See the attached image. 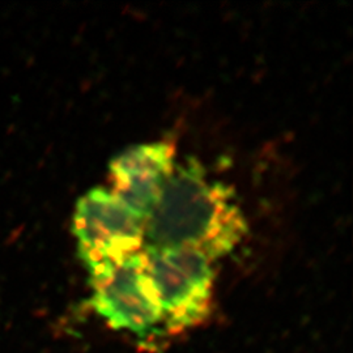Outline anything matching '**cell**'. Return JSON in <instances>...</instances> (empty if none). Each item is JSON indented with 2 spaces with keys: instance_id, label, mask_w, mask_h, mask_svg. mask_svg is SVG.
<instances>
[{
  "instance_id": "6da1fadb",
  "label": "cell",
  "mask_w": 353,
  "mask_h": 353,
  "mask_svg": "<svg viewBox=\"0 0 353 353\" xmlns=\"http://www.w3.org/2000/svg\"><path fill=\"white\" fill-rule=\"evenodd\" d=\"M248 233L234 191L210 178L198 160L174 168L144 223L148 248H189L212 261L232 252Z\"/></svg>"
},
{
  "instance_id": "7a4b0ae2",
  "label": "cell",
  "mask_w": 353,
  "mask_h": 353,
  "mask_svg": "<svg viewBox=\"0 0 353 353\" xmlns=\"http://www.w3.org/2000/svg\"><path fill=\"white\" fill-rule=\"evenodd\" d=\"M163 313L165 334L203 323L214 294L212 259L189 248H143Z\"/></svg>"
},
{
  "instance_id": "3957f363",
  "label": "cell",
  "mask_w": 353,
  "mask_h": 353,
  "mask_svg": "<svg viewBox=\"0 0 353 353\" xmlns=\"http://www.w3.org/2000/svg\"><path fill=\"white\" fill-rule=\"evenodd\" d=\"M89 281L90 305L106 325L135 335L143 343L165 332L144 249L109 270L90 275Z\"/></svg>"
},
{
  "instance_id": "277c9868",
  "label": "cell",
  "mask_w": 353,
  "mask_h": 353,
  "mask_svg": "<svg viewBox=\"0 0 353 353\" xmlns=\"http://www.w3.org/2000/svg\"><path fill=\"white\" fill-rule=\"evenodd\" d=\"M74 233L89 276L123 262L144 246V221L105 189L89 190L80 198Z\"/></svg>"
},
{
  "instance_id": "5b68a950",
  "label": "cell",
  "mask_w": 353,
  "mask_h": 353,
  "mask_svg": "<svg viewBox=\"0 0 353 353\" xmlns=\"http://www.w3.org/2000/svg\"><path fill=\"white\" fill-rule=\"evenodd\" d=\"M174 168L173 144L153 141L135 145L112 161V192L145 223Z\"/></svg>"
}]
</instances>
